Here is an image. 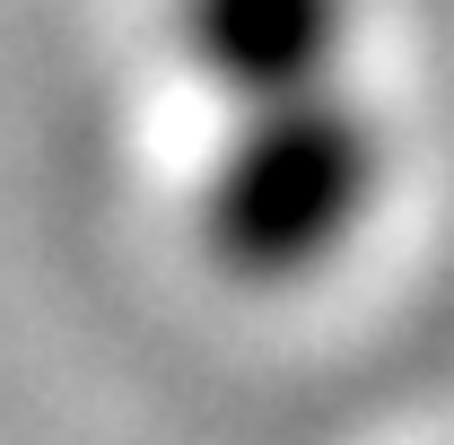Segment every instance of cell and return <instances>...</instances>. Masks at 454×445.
Returning a JSON list of instances; mask_svg holds the SVG:
<instances>
[{"mask_svg":"<svg viewBox=\"0 0 454 445\" xmlns=\"http://www.w3.org/2000/svg\"><path fill=\"white\" fill-rule=\"evenodd\" d=\"M175 70L210 97L201 254L236 288H306L367 236L394 140L367 97V0H167Z\"/></svg>","mask_w":454,"mask_h":445,"instance_id":"1","label":"cell"}]
</instances>
